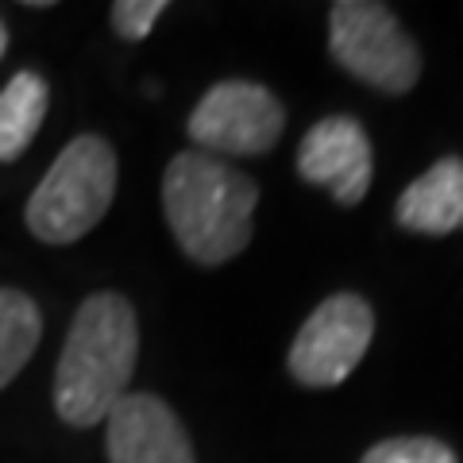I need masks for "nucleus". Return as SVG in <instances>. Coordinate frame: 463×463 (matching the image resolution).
Returning <instances> with one entry per match:
<instances>
[{"label": "nucleus", "instance_id": "nucleus-3", "mask_svg": "<svg viewBox=\"0 0 463 463\" xmlns=\"http://www.w3.org/2000/svg\"><path fill=\"white\" fill-rule=\"evenodd\" d=\"M116 178H120V163H116L112 143L93 132L74 136L27 197V232L51 248L78 243L105 221L116 197Z\"/></svg>", "mask_w": 463, "mask_h": 463}, {"label": "nucleus", "instance_id": "nucleus-7", "mask_svg": "<svg viewBox=\"0 0 463 463\" xmlns=\"http://www.w3.org/2000/svg\"><path fill=\"white\" fill-rule=\"evenodd\" d=\"M374 151L355 116H325L317 120L298 147V174L309 185H321L336 205H359L371 190Z\"/></svg>", "mask_w": 463, "mask_h": 463}, {"label": "nucleus", "instance_id": "nucleus-5", "mask_svg": "<svg viewBox=\"0 0 463 463\" xmlns=\"http://www.w3.org/2000/svg\"><path fill=\"white\" fill-rule=\"evenodd\" d=\"M374 336V309L359 294H332L317 306L289 344L286 367L309 390H332L347 383Z\"/></svg>", "mask_w": 463, "mask_h": 463}, {"label": "nucleus", "instance_id": "nucleus-13", "mask_svg": "<svg viewBox=\"0 0 463 463\" xmlns=\"http://www.w3.org/2000/svg\"><path fill=\"white\" fill-rule=\"evenodd\" d=\"M163 12H166V0H116L112 5V32L128 43H139V39L151 35V27L158 24Z\"/></svg>", "mask_w": 463, "mask_h": 463}, {"label": "nucleus", "instance_id": "nucleus-12", "mask_svg": "<svg viewBox=\"0 0 463 463\" xmlns=\"http://www.w3.org/2000/svg\"><path fill=\"white\" fill-rule=\"evenodd\" d=\"M359 463H459V456L437 437H390L371 444Z\"/></svg>", "mask_w": 463, "mask_h": 463}, {"label": "nucleus", "instance_id": "nucleus-6", "mask_svg": "<svg viewBox=\"0 0 463 463\" xmlns=\"http://www.w3.org/2000/svg\"><path fill=\"white\" fill-rule=\"evenodd\" d=\"M190 139L205 155H267L282 139L286 109L267 85L228 78L216 81L213 90L197 100L190 112Z\"/></svg>", "mask_w": 463, "mask_h": 463}, {"label": "nucleus", "instance_id": "nucleus-11", "mask_svg": "<svg viewBox=\"0 0 463 463\" xmlns=\"http://www.w3.org/2000/svg\"><path fill=\"white\" fill-rule=\"evenodd\" d=\"M43 340V313L32 294L0 286V390L27 367Z\"/></svg>", "mask_w": 463, "mask_h": 463}, {"label": "nucleus", "instance_id": "nucleus-1", "mask_svg": "<svg viewBox=\"0 0 463 463\" xmlns=\"http://www.w3.org/2000/svg\"><path fill=\"white\" fill-rule=\"evenodd\" d=\"M139 359V321L116 289L90 294L70 321L54 367V413L70 429H93L128 394Z\"/></svg>", "mask_w": 463, "mask_h": 463}, {"label": "nucleus", "instance_id": "nucleus-8", "mask_svg": "<svg viewBox=\"0 0 463 463\" xmlns=\"http://www.w3.org/2000/svg\"><path fill=\"white\" fill-rule=\"evenodd\" d=\"M109 463H197L182 417L155 394H124L105 417Z\"/></svg>", "mask_w": 463, "mask_h": 463}, {"label": "nucleus", "instance_id": "nucleus-4", "mask_svg": "<svg viewBox=\"0 0 463 463\" xmlns=\"http://www.w3.org/2000/svg\"><path fill=\"white\" fill-rule=\"evenodd\" d=\"M328 51L352 78L386 97L410 93L421 78V51L379 0H336L328 8Z\"/></svg>", "mask_w": 463, "mask_h": 463}, {"label": "nucleus", "instance_id": "nucleus-10", "mask_svg": "<svg viewBox=\"0 0 463 463\" xmlns=\"http://www.w3.org/2000/svg\"><path fill=\"white\" fill-rule=\"evenodd\" d=\"M51 105V85L35 70H20L0 90V163H16L32 147Z\"/></svg>", "mask_w": 463, "mask_h": 463}, {"label": "nucleus", "instance_id": "nucleus-2", "mask_svg": "<svg viewBox=\"0 0 463 463\" xmlns=\"http://www.w3.org/2000/svg\"><path fill=\"white\" fill-rule=\"evenodd\" d=\"M259 185L205 151H182L163 174V213L178 248L197 267H221L251 243Z\"/></svg>", "mask_w": 463, "mask_h": 463}, {"label": "nucleus", "instance_id": "nucleus-9", "mask_svg": "<svg viewBox=\"0 0 463 463\" xmlns=\"http://www.w3.org/2000/svg\"><path fill=\"white\" fill-rule=\"evenodd\" d=\"M394 221L417 236H448L463 228V158L444 155L410 182L394 205Z\"/></svg>", "mask_w": 463, "mask_h": 463}, {"label": "nucleus", "instance_id": "nucleus-14", "mask_svg": "<svg viewBox=\"0 0 463 463\" xmlns=\"http://www.w3.org/2000/svg\"><path fill=\"white\" fill-rule=\"evenodd\" d=\"M5 51H8V27L0 20V58H5Z\"/></svg>", "mask_w": 463, "mask_h": 463}]
</instances>
